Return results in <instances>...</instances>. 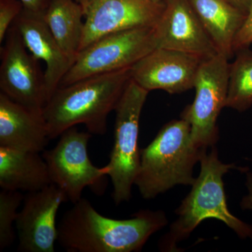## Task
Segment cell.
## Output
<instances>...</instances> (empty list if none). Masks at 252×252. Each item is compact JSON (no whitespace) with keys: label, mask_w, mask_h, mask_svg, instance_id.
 Masks as SVG:
<instances>
[{"label":"cell","mask_w":252,"mask_h":252,"mask_svg":"<svg viewBox=\"0 0 252 252\" xmlns=\"http://www.w3.org/2000/svg\"><path fill=\"white\" fill-rule=\"evenodd\" d=\"M167 222L161 210H140L127 220L108 218L81 198L63 215L57 242L69 252H137Z\"/></svg>","instance_id":"obj_1"},{"label":"cell","mask_w":252,"mask_h":252,"mask_svg":"<svg viewBox=\"0 0 252 252\" xmlns=\"http://www.w3.org/2000/svg\"><path fill=\"white\" fill-rule=\"evenodd\" d=\"M130 79L131 68H127L59 86L42 112L50 140L79 124L92 135H104L107 118Z\"/></svg>","instance_id":"obj_2"},{"label":"cell","mask_w":252,"mask_h":252,"mask_svg":"<svg viewBox=\"0 0 252 252\" xmlns=\"http://www.w3.org/2000/svg\"><path fill=\"white\" fill-rule=\"evenodd\" d=\"M200 172L192 185L190 193L175 210L177 219L158 243L162 252H177V245L190 236L200 223L207 219L223 222L239 238L246 239L252 235V225L235 217L228 208L223 177L231 169L247 172L248 169L235 164H225L219 158L218 151L212 147L210 153L203 154Z\"/></svg>","instance_id":"obj_3"},{"label":"cell","mask_w":252,"mask_h":252,"mask_svg":"<svg viewBox=\"0 0 252 252\" xmlns=\"http://www.w3.org/2000/svg\"><path fill=\"white\" fill-rule=\"evenodd\" d=\"M207 149L198 148L187 121H171L140 150V166L135 182L142 198L152 200L177 185L192 186L194 166Z\"/></svg>","instance_id":"obj_4"},{"label":"cell","mask_w":252,"mask_h":252,"mask_svg":"<svg viewBox=\"0 0 252 252\" xmlns=\"http://www.w3.org/2000/svg\"><path fill=\"white\" fill-rule=\"evenodd\" d=\"M149 93L130 79L114 110V145L104 167L112 180V198L117 205L130 200L140 169V120Z\"/></svg>","instance_id":"obj_5"},{"label":"cell","mask_w":252,"mask_h":252,"mask_svg":"<svg viewBox=\"0 0 252 252\" xmlns=\"http://www.w3.org/2000/svg\"><path fill=\"white\" fill-rule=\"evenodd\" d=\"M155 49L154 27L135 28L112 33L79 51L59 86L131 68Z\"/></svg>","instance_id":"obj_6"},{"label":"cell","mask_w":252,"mask_h":252,"mask_svg":"<svg viewBox=\"0 0 252 252\" xmlns=\"http://www.w3.org/2000/svg\"><path fill=\"white\" fill-rule=\"evenodd\" d=\"M91 136L74 126L60 135L54 148L43 152L51 183L59 187L73 204L80 200L87 187L97 195L103 194L106 189L105 167L94 166L88 153Z\"/></svg>","instance_id":"obj_7"},{"label":"cell","mask_w":252,"mask_h":252,"mask_svg":"<svg viewBox=\"0 0 252 252\" xmlns=\"http://www.w3.org/2000/svg\"><path fill=\"white\" fill-rule=\"evenodd\" d=\"M228 61L219 54L202 63L194 84L195 99L181 115L190 124L192 140L198 148L207 149L219 140L217 119L226 106Z\"/></svg>","instance_id":"obj_8"},{"label":"cell","mask_w":252,"mask_h":252,"mask_svg":"<svg viewBox=\"0 0 252 252\" xmlns=\"http://www.w3.org/2000/svg\"><path fill=\"white\" fill-rule=\"evenodd\" d=\"M1 46L0 89L10 99L42 113L49 101L40 61L30 52L13 23Z\"/></svg>","instance_id":"obj_9"},{"label":"cell","mask_w":252,"mask_h":252,"mask_svg":"<svg viewBox=\"0 0 252 252\" xmlns=\"http://www.w3.org/2000/svg\"><path fill=\"white\" fill-rule=\"evenodd\" d=\"M67 195L54 184L28 192L16 221L18 248L23 252H54L58 240L56 217Z\"/></svg>","instance_id":"obj_10"},{"label":"cell","mask_w":252,"mask_h":252,"mask_svg":"<svg viewBox=\"0 0 252 252\" xmlns=\"http://www.w3.org/2000/svg\"><path fill=\"white\" fill-rule=\"evenodd\" d=\"M164 6V1L153 0H91L85 12L80 51L112 33L154 27Z\"/></svg>","instance_id":"obj_11"},{"label":"cell","mask_w":252,"mask_h":252,"mask_svg":"<svg viewBox=\"0 0 252 252\" xmlns=\"http://www.w3.org/2000/svg\"><path fill=\"white\" fill-rule=\"evenodd\" d=\"M204 61L183 51L157 48L131 67V79L149 92L181 94L194 88Z\"/></svg>","instance_id":"obj_12"},{"label":"cell","mask_w":252,"mask_h":252,"mask_svg":"<svg viewBox=\"0 0 252 252\" xmlns=\"http://www.w3.org/2000/svg\"><path fill=\"white\" fill-rule=\"evenodd\" d=\"M165 6L154 26L157 48L183 51L200 59L219 54L189 0H165Z\"/></svg>","instance_id":"obj_13"},{"label":"cell","mask_w":252,"mask_h":252,"mask_svg":"<svg viewBox=\"0 0 252 252\" xmlns=\"http://www.w3.org/2000/svg\"><path fill=\"white\" fill-rule=\"evenodd\" d=\"M43 16L23 9L14 24L30 52L45 64L44 74L49 100L72 67L73 61L61 49Z\"/></svg>","instance_id":"obj_14"},{"label":"cell","mask_w":252,"mask_h":252,"mask_svg":"<svg viewBox=\"0 0 252 252\" xmlns=\"http://www.w3.org/2000/svg\"><path fill=\"white\" fill-rule=\"evenodd\" d=\"M49 140L42 113L0 93V147L41 153Z\"/></svg>","instance_id":"obj_15"},{"label":"cell","mask_w":252,"mask_h":252,"mask_svg":"<svg viewBox=\"0 0 252 252\" xmlns=\"http://www.w3.org/2000/svg\"><path fill=\"white\" fill-rule=\"evenodd\" d=\"M49 170L39 153L0 147V187L32 192L51 185Z\"/></svg>","instance_id":"obj_16"},{"label":"cell","mask_w":252,"mask_h":252,"mask_svg":"<svg viewBox=\"0 0 252 252\" xmlns=\"http://www.w3.org/2000/svg\"><path fill=\"white\" fill-rule=\"evenodd\" d=\"M219 54L230 59L235 54V36L246 15L225 0H189Z\"/></svg>","instance_id":"obj_17"},{"label":"cell","mask_w":252,"mask_h":252,"mask_svg":"<svg viewBox=\"0 0 252 252\" xmlns=\"http://www.w3.org/2000/svg\"><path fill=\"white\" fill-rule=\"evenodd\" d=\"M44 20L61 49L74 62L82 42L85 12L74 0H53Z\"/></svg>","instance_id":"obj_18"},{"label":"cell","mask_w":252,"mask_h":252,"mask_svg":"<svg viewBox=\"0 0 252 252\" xmlns=\"http://www.w3.org/2000/svg\"><path fill=\"white\" fill-rule=\"evenodd\" d=\"M235 54L234 62L230 64L225 107L243 112L252 106V51L244 48Z\"/></svg>","instance_id":"obj_19"},{"label":"cell","mask_w":252,"mask_h":252,"mask_svg":"<svg viewBox=\"0 0 252 252\" xmlns=\"http://www.w3.org/2000/svg\"><path fill=\"white\" fill-rule=\"evenodd\" d=\"M23 198V194L18 190L2 189L0 192V251L14 243L13 225L17 220L18 209Z\"/></svg>","instance_id":"obj_20"},{"label":"cell","mask_w":252,"mask_h":252,"mask_svg":"<svg viewBox=\"0 0 252 252\" xmlns=\"http://www.w3.org/2000/svg\"><path fill=\"white\" fill-rule=\"evenodd\" d=\"M23 9L20 0H0V44L4 42L8 31Z\"/></svg>","instance_id":"obj_21"},{"label":"cell","mask_w":252,"mask_h":252,"mask_svg":"<svg viewBox=\"0 0 252 252\" xmlns=\"http://www.w3.org/2000/svg\"><path fill=\"white\" fill-rule=\"evenodd\" d=\"M252 44V0L250 2L245 22L235 36L233 50L234 53L244 48L250 47Z\"/></svg>","instance_id":"obj_22"},{"label":"cell","mask_w":252,"mask_h":252,"mask_svg":"<svg viewBox=\"0 0 252 252\" xmlns=\"http://www.w3.org/2000/svg\"><path fill=\"white\" fill-rule=\"evenodd\" d=\"M23 9L36 15L44 16L53 0H20Z\"/></svg>","instance_id":"obj_23"},{"label":"cell","mask_w":252,"mask_h":252,"mask_svg":"<svg viewBox=\"0 0 252 252\" xmlns=\"http://www.w3.org/2000/svg\"><path fill=\"white\" fill-rule=\"evenodd\" d=\"M246 187L248 193L242 199L240 207L243 210H252V173L250 172H247Z\"/></svg>","instance_id":"obj_24"},{"label":"cell","mask_w":252,"mask_h":252,"mask_svg":"<svg viewBox=\"0 0 252 252\" xmlns=\"http://www.w3.org/2000/svg\"><path fill=\"white\" fill-rule=\"evenodd\" d=\"M225 1L247 16L251 0H225Z\"/></svg>","instance_id":"obj_25"},{"label":"cell","mask_w":252,"mask_h":252,"mask_svg":"<svg viewBox=\"0 0 252 252\" xmlns=\"http://www.w3.org/2000/svg\"><path fill=\"white\" fill-rule=\"evenodd\" d=\"M74 1H77V3H79L82 6L83 9L84 10V12H86L91 0H74Z\"/></svg>","instance_id":"obj_26"},{"label":"cell","mask_w":252,"mask_h":252,"mask_svg":"<svg viewBox=\"0 0 252 252\" xmlns=\"http://www.w3.org/2000/svg\"><path fill=\"white\" fill-rule=\"evenodd\" d=\"M153 1H155V2L160 3L163 2L165 0H153Z\"/></svg>","instance_id":"obj_27"},{"label":"cell","mask_w":252,"mask_h":252,"mask_svg":"<svg viewBox=\"0 0 252 252\" xmlns=\"http://www.w3.org/2000/svg\"><path fill=\"white\" fill-rule=\"evenodd\" d=\"M250 238L252 239V235H251V237H250Z\"/></svg>","instance_id":"obj_28"},{"label":"cell","mask_w":252,"mask_h":252,"mask_svg":"<svg viewBox=\"0 0 252 252\" xmlns=\"http://www.w3.org/2000/svg\"><path fill=\"white\" fill-rule=\"evenodd\" d=\"M250 160H252V159H250Z\"/></svg>","instance_id":"obj_29"}]
</instances>
